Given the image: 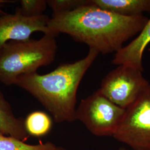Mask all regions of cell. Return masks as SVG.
Instances as JSON below:
<instances>
[{
    "label": "cell",
    "instance_id": "17",
    "mask_svg": "<svg viewBox=\"0 0 150 150\" xmlns=\"http://www.w3.org/2000/svg\"><path fill=\"white\" fill-rule=\"evenodd\" d=\"M5 1H3V0H0V4H2V3H4V2H5Z\"/></svg>",
    "mask_w": 150,
    "mask_h": 150
},
{
    "label": "cell",
    "instance_id": "5",
    "mask_svg": "<svg viewBox=\"0 0 150 150\" xmlns=\"http://www.w3.org/2000/svg\"><path fill=\"white\" fill-rule=\"evenodd\" d=\"M113 137L133 150H150V85L126 109Z\"/></svg>",
    "mask_w": 150,
    "mask_h": 150
},
{
    "label": "cell",
    "instance_id": "2",
    "mask_svg": "<svg viewBox=\"0 0 150 150\" xmlns=\"http://www.w3.org/2000/svg\"><path fill=\"white\" fill-rule=\"evenodd\" d=\"M98 54L90 48L82 59L60 64L45 75L35 72L22 75L16 79L14 85L34 97L51 113L56 122H72L76 120L79 87Z\"/></svg>",
    "mask_w": 150,
    "mask_h": 150
},
{
    "label": "cell",
    "instance_id": "15",
    "mask_svg": "<svg viewBox=\"0 0 150 150\" xmlns=\"http://www.w3.org/2000/svg\"><path fill=\"white\" fill-rule=\"evenodd\" d=\"M53 150H67V149H64V148H61V147H58V148H56V149H54Z\"/></svg>",
    "mask_w": 150,
    "mask_h": 150
},
{
    "label": "cell",
    "instance_id": "9",
    "mask_svg": "<svg viewBox=\"0 0 150 150\" xmlns=\"http://www.w3.org/2000/svg\"><path fill=\"white\" fill-rule=\"evenodd\" d=\"M0 132L23 142H25L29 137L25 128L24 120L16 117L9 102L1 91Z\"/></svg>",
    "mask_w": 150,
    "mask_h": 150
},
{
    "label": "cell",
    "instance_id": "16",
    "mask_svg": "<svg viewBox=\"0 0 150 150\" xmlns=\"http://www.w3.org/2000/svg\"><path fill=\"white\" fill-rule=\"evenodd\" d=\"M118 150H128L126 149H125V147H121L120 149H118Z\"/></svg>",
    "mask_w": 150,
    "mask_h": 150
},
{
    "label": "cell",
    "instance_id": "14",
    "mask_svg": "<svg viewBox=\"0 0 150 150\" xmlns=\"http://www.w3.org/2000/svg\"><path fill=\"white\" fill-rule=\"evenodd\" d=\"M91 0H48L47 5L52 10V13L72 11L81 6L88 5Z\"/></svg>",
    "mask_w": 150,
    "mask_h": 150
},
{
    "label": "cell",
    "instance_id": "1",
    "mask_svg": "<svg viewBox=\"0 0 150 150\" xmlns=\"http://www.w3.org/2000/svg\"><path fill=\"white\" fill-rule=\"evenodd\" d=\"M149 19L143 15L126 17L89 4L72 11L52 13L50 33L69 35L75 41L103 54L117 52L123 43L143 29Z\"/></svg>",
    "mask_w": 150,
    "mask_h": 150
},
{
    "label": "cell",
    "instance_id": "4",
    "mask_svg": "<svg viewBox=\"0 0 150 150\" xmlns=\"http://www.w3.org/2000/svg\"><path fill=\"white\" fill-rule=\"evenodd\" d=\"M125 111L110 101L98 89L81 100L76 108V119L95 136L113 137Z\"/></svg>",
    "mask_w": 150,
    "mask_h": 150
},
{
    "label": "cell",
    "instance_id": "7",
    "mask_svg": "<svg viewBox=\"0 0 150 150\" xmlns=\"http://www.w3.org/2000/svg\"><path fill=\"white\" fill-rule=\"evenodd\" d=\"M50 18L44 14L36 17H26L17 11L14 14L0 15V50L9 42L30 40L34 32L50 33L48 28Z\"/></svg>",
    "mask_w": 150,
    "mask_h": 150
},
{
    "label": "cell",
    "instance_id": "10",
    "mask_svg": "<svg viewBox=\"0 0 150 150\" xmlns=\"http://www.w3.org/2000/svg\"><path fill=\"white\" fill-rule=\"evenodd\" d=\"M93 5L106 11L126 17L150 12V0H91Z\"/></svg>",
    "mask_w": 150,
    "mask_h": 150
},
{
    "label": "cell",
    "instance_id": "11",
    "mask_svg": "<svg viewBox=\"0 0 150 150\" xmlns=\"http://www.w3.org/2000/svg\"><path fill=\"white\" fill-rule=\"evenodd\" d=\"M52 119L47 113L36 111L29 113L24 120L27 134L34 137H42L48 134L52 128Z\"/></svg>",
    "mask_w": 150,
    "mask_h": 150
},
{
    "label": "cell",
    "instance_id": "3",
    "mask_svg": "<svg viewBox=\"0 0 150 150\" xmlns=\"http://www.w3.org/2000/svg\"><path fill=\"white\" fill-rule=\"evenodd\" d=\"M56 35L44 34L39 40L11 41L0 50V82L14 85L22 75L37 72L38 68L51 64L55 59Z\"/></svg>",
    "mask_w": 150,
    "mask_h": 150
},
{
    "label": "cell",
    "instance_id": "12",
    "mask_svg": "<svg viewBox=\"0 0 150 150\" xmlns=\"http://www.w3.org/2000/svg\"><path fill=\"white\" fill-rule=\"evenodd\" d=\"M56 146L51 142H40L36 145L28 144L0 132V150H51Z\"/></svg>",
    "mask_w": 150,
    "mask_h": 150
},
{
    "label": "cell",
    "instance_id": "8",
    "mask_svg": "<svg viewBox=\"0 0 150 150\" xmlns=\"http://www.w3.org/2000/svg\"><path fill=\"white\" fill-rule=\"evenodd\" d=\"M150 42V18L139 36L116 53L112 61L113 64L127 65L143 72V54Z\"/></svg>",
    "mask_w": 150,
    "mask_h": 150
},
{
    "label": "cell",
    "instance_id": "13",
    "mask_svg": "<svg viewBox=\"0 0 150 150\" xmlns=\"http://www.w3.org/2000/svg\"><path fill=\"white\" fill-rule=\"evenodd\" d=\"M20 3V7L16 11L23 16L30 17L43 15V11L47 5L45 0H21Z\"/></svg>",
    "mask_w": 150,
    "mask_h": 150
},
{
    "label": "cell",
    "instance_id": "6",
    "mask_svg": "<svg viewBox=\"0 0 150 150\" xmlns=\"http://www.w3.org/2000/svg\"><path fill=\"white\" fill-rule=\"evenodd\" d=\"M142 71L127 65H119L103 79L99 90L111 102L126 109L150 85Z\"/></svg>",
    "mask_w": 150,
    "mask_h": 150
}]
</instances>
